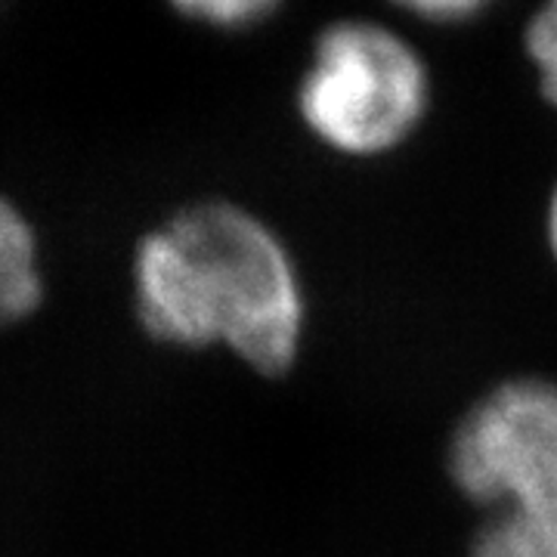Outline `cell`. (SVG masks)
<instances>
[{"mask_svg":"<svg viewBox=\"0 0 557 557\" xmlns=\"http://www.w3.org/2000/svg\"><path fill=\"white\" fill-rule=\"evenodd\" d=\"M134 295L143 329L161 344H220L260 375L300 357L307 295L276 233L230 201L183 208L139 242Z\"/></svg>","mask_w":557,"mask_h":557,"instance_id":"1","label":"cell"},{"mask_svg":"<svg viewBox=\"0 0 557 557\" xmlns=\"http://www.w3.org/2000/svg\"><path fill=\"white\" fill-rule=\"evenodd\" d=\"M428 97V69L406 40L372 22H338L300 78L298 112L332 152L375 159L416 134Z\"/></svg>","mask_w":557,"mask_h":557,"instance_id":"2","label":"cell"},{"mask_svg":"<svg viewBox=\"0 0 557 557\" xmlns=\"http://www.w3.org/2000/svg\"><path fill=\"white\" fill-rule=\"evenodd\" d=\"M449 474L490 515L557 533V384L515 379L458 421Z\"/></svg>","mask_w":557,"mask_h":557,"instance_id":"3","label":"cell"},{"mask_svg":"<svg viewBox=\"0 0 557 557\" xmlns=\"http://www.w3.org/2000/svg\"><path fill=\"white\" fill-rule=\"evenodd\" d=\"M40 292L35 233L10 201L0 199V329L28 317L40 304Z\"/></svg>","mask_w":557,"mask_h":557,"instance_id":"4","label":"cell"},{"mask_svg":"<svg viewBox=\"0 0 557 557\" xmlns=\"http://www.w3.org/2000/svg\"><path fill=\"white\" fill-rule=\"evenodd\" d=\"M471 557H557V533L490 515L471 542Z\"/></svg>","mask_w":557,"mask_h":557,"instance_id":"5","label":"cell"},{"mask_svg":"<svg viewBox=\"0 0 557 557\" xmlns=\"http://www.w3.org/2000/svg\"><path fill=\"white\" fill-rule=\"evenodd\" d=\"M527 50L539 72V87L557 106V0H545L530 22Z\"/></svg>","mask_w":557,"mask_h":557,"instance_id":"6","label":"cell"},{"mask_svg":"<svg viewBox=\"0 0 557 557\" xmlns=\"http://www.w3.org/2000/svg\"><path fill=\"white\" fill-rule=\"evenodd\" d=\"M183 16L211 22L220 28H242L263 20L278 0H171Z\"/></svg>","mask_w":557,"mask_h":557,"instance_id":"7","label":"cell"},{"mask_svg":"<svg viewBox=\"0 0 557 557\" xmlns=\"http://www.w3.org/2000/svg\"><path fill=\"white\" fill-rule=\"evenodd\" d=\"M399 7L412 10L416 16L431 22H458L480 13L490 0H394Z\"/></svg>","mask_w":557,"mask_h":557,"instance_id":"8","label":"cell"},{"mask_svg":"<svg viewBox=\"0 0 557 557\" xmlns=\"http://www.w3.org/2000/svg\"><path fill=\"white\" fill-rule=\"evenodd\" d=\"M545 239H548L552 258H555L557 263V183L555 193H552V201H548V214H545Z\"/></svg>","mask_w":557,"mask_h":557,"instance_id":"9","label":"cell"}]
</instances>
